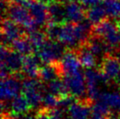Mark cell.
Listing matches in <instances>:
<instances>
[{
    "label": "cell",
    "mask_w": 120,
    "mask_h": 119,
    "mask_svg": "<svg viewBox=\"0 0 120 119\" xmlns=\"http://www.w3.org/2000/svg\"><path fill=\"white\" fill-rule=\"evenodd\" d=\"M51 119H63V109L60 108H55L53 109H47Z\"/></svg>",
    "instance_id": "cell-30"
},
{
    "label": "cell",
    "mask_w": 120,
    "mask_h": 119,
    "mask_svg": "<svg viewBox=\"0 0 120 119\" xmlns=\"http://www.w3.org/2000/svg\"><path fill=\"white\" fill-rule=\"evenodd\" d=\"M35 119H51L48 110L44 109V108L42 109H40L38 112V114L35 116Z\"/></svg>",
    "instance_id": "cell-31"
},
{
    "label": "cell",
    "mask_w": 120,
    "mask_h": 119,
    "mask_svg": "<svg viewBox=\"0 0 120 119\" xmlns=\"http://www.w3.org/2000/svg\"><path fill=\"white\" fill-rule=\"evenodd\" d=\"M82 6L83 5L79 1L77 2L75 0H71L69 2H68L65 6V11H66L68 22L78 24L83 21L86 17V13H85Z\"/></svg>",
    "instance_id": "cell-14"
},
{
    "label": "cell",
    "mask_w": 120,
    "mask_h": 119,
    "mask_svg": "<svg viewBox=\"0 0 120 119\" xmlns=\"http://www.w3.org/2000/svg\"><path fill=\"white\" fill-rule=\"evenodd\" d=\"M61 75H67L79 71L81 67V62L77 53L74 51H68L64 53L61 59L58 62Z\"/></svg>",
    "instance_id": "cell-9"
},
{
    "label": "cell",
    "mask_w": 120,
    "mask_h": 119,
    "mask_svg": "<svg viewBox=\"0 0 120 119\" xmlns=\"http://www.w3.org/2000/svg\"><path fill=\"white\" fill-rule=\"evenodd\" d=\"M10 46L11 50L16 51V52L19 53L20 54H22L24 56L30 55L34 49L29 39L25 38L23 36L19 39H18V40H14Z\"/></svg>",
    "instance_id": "cell-22"
},
{
    "label": "cell",
    "mask_w": 120,
    "mask_h": 119,
    "mask_svg": "<svg viewBox=\"0 0 120 119\" xmlns=\"http://www.w3.org/2000/svg\"><path fill=\"white\" fill-rule=\"evenodd\" d=\"M60 74V71L58 63L54 64H46V66L40 67L39 77L44 82H49L53 80L56 79Z\"/></svg>",
    "instance_id": "cell-19"
},
{
    "label": "cell",
    "mask_w": 120,
    "mask_h": 119,
    "mask_svg": "<svg viewBox=\"0 0 120 119\" xmlns=\"http://www.w3.org/2000/svg\"><path fill=\"white\" fill-rule=\"evenodd\" d=\"M28 34H29L28 39L31 41L34 49L39 50L47 41V34L39 30H35L32 33H29Z\"/></svg>",
    "instance_id": "cell-26"
},
{
    "label": "cell",
    "mask_w": 120,
    "mask_h": 119,
    "mask_svg": "<svg viewBox=\"0 0 120 119\" xmlns=\"http://www.w3.org/2000/svg\"><path fill=\"white\" fill-rule=\"evenodd\" d=\"M64 54L63 45L55 40H47L43 46L38 50V56L44 64L58 63Z\"/></svg>",
    "instance_id": "cell-5"
},
{
    "label": "cell",
    "mask_w": 120,
    "mask_h": 119,
    "mask_svg": "<svg viewBox=\"0 0 120 119\" xmlns=\"http://www.w3.org/2000/svg\"><path fill=\"white\" fill-rule=\"evenodd\" d=\"M11 111L14 115H18V116H21L24 115L29 111V109H32L31 105L26 96L24 95H19L16 96L15 98L11 100Z\"/></svg>",
    "instance_id": "cell-18"
},
{
    "label": "cell",
    "mask_w": 120,
    "mask_h": 119,
    "mask_svg": "<svg viewBox=\"0 0 120 119\" xmlns=\"http://www.w3.org/2000/svg\"><path fill=\"white\" fill-rule=\"evenodd\" d=\"M8 4H21L23 3L25 0H5Z\"/></svg>",
    "instance_id": "cell-36"
},
{
    "label": "cell",
    "mask_w": 120,
    "mask_h": 119,
    "mask_svg": "<svg viewBox=\"0 0 120 119\" xmlns=\"http://www.w3.org/2000/svg\"><path fill=\"white\" fill-rule=\"evenodd\" d=\"M90 119H113V118H112V116H107L101 115V114H98V113L92 112Z\"/></svg>",
    "instance_id": "cell-33"
},
{
    "label": "cell",
    "mask_w": 120,
    "mask_h": 119,
    "mask_svg": "<svg viewBox=\"0 0 120 119\" xmlns=\"http://www.w3.org/2000/svg\"><path fill=\"white\" fill-rule=\"evenodd\" d=\"M22 4L29 10L31 16L38 26H46L49 22L48 10L46 4L38 0H25Z\"/></svg>",
    "instance_id": "cell-7"
},
{
    "label": "cell",
    "mask_w": 120,
    "mask_h": 119,
    "mask_svg": "<svg viewBox=\"0 0 120 119\" xmlns=\"http://www.w3.org/2000/svg\"><path fill=\"white\" fill-rule=\"evenodd\" d=\"M49 21L56 24H64L68 22L65 7H63L62 3L54 2L53 4L47 6Z\"/></svg>",
    "instance_id": "cell-16"
},
{
    "label": "cell",
    "mask_w": 120,
    "mask_h": 119,
    "mask_svg": "<svg viewBox=\"0 0 120 119\" xmlns=\"http://www.w3.org/2000/svg\"><path fill=\"white\" fill-rule=\"evenodd\" d=\"M118 58H119V60H120V53H119V56H118Z\"/></svg>",
    "instance_id": "cell-39"
},
{
    "label": "cell",
    "mask_w": 120,
    "mask_h": 119,
    "mask_svg": "<svg viewBox=\"0 0 120 119\" xmlns=\"http://www.w3.org/2000/svg\"><path fill=\"white\" fill-rule=\"evenodd\" d=\"M91 34L101 38L112 49L117 48L120 45L119 24L111 19H103L100 23L94 25Z\"/></svg>",
    "instance_id": "cell-1"
},
{
    "label": "cell",
    "mask_w": 120,
    "mask_h": 119,
    "mask_svg": "<svg viewBox=\"0 0 120 119\" xmlns=\"http://www.w3.org/2000/svg\"><path fill=\"white\" fill-rule=\"evenodd\" d=\"M41 61L38 55H26L24 58L22 72L29 78H36L40 73V62Z\"/></svg>",
    "instance_id": "cell-15"
},
{
    "label": "cell",
    "mask_w": 120,
    "mask_h": 119,
    "mask_svg": "<svg viewBox=\"0 0 120 119\" xmlns=\"http://www.w3.org/2000/svg\"><path fill=\"white\" fill-rule=\"evenodd\" d=\"M101 72L110 81L116 79L120 74L119 58L109 54L105 55L103 58V61L101 64Z\"/></svg>",
    "instance_id": "cell-13"
},
{
    "label": "cell",
    "mask_w": 120,
    "mask_h": 119,
    "mask_svg": "<svg viewBox=\"0 0 120 119\" xmlns=\"http://www.w3.org/2000/svg\"><path fill=\"white\" fill-rule=\"evenodd\" d=\"M64 82L71 96L82 100L84 96H87V84L84 74L77 71L75 73L67 74L64 77Z\"/></svg>",
    "instance_id": "cell-6"
},
{
    "label": "cell",
    "mask_w": 120,
    "mask_h": 119,
    "mask_svg": "<svg viewBox=\"0 0 120 119\" xmlns=\"http://www.w3.org/2000/svg\"><path fill=\"white\" fill-rule=\"evenodd\" d=\"M119 27H120V25H119Z\"/></svg>",
    "instance_id": "cell-40"
},
{
    "label": "cell",
    "mask_w": 120,
    "mask_h": 119,
    "mask_svg": "<svg viewBox=\"0 0 120 119\" xmlns=\"http://www.w3.org/2000/svg\"><path fill=\"white\" fill-rule=\"evenodd\" d=\"M106 16L107 13L103 4H97L95 6L90 7V9L86 12L87 19L93 25L100 23L101 21L104 19V18Z\"/></svg>",
    "instance_id": "cell-23"
},
{
    "label": "cell",
    "mask_w": 120,
    "mask_h": 119,
    "mask_svg": "<svg viewBox=\"0 0 120 119\" xmlns=\"http://www.w3.org/2000/svg\"><path fill=\"white\" fill-rule=\"evenodd\" d=\"M115 81H116V82H117V84L120 85V74L117 76V78L115 79Z\"/></svg>",
    "instance_id": "cell-37"
},
{
    "label": "cell",
    "mask_w": 120,
    "mask_h": 119,
    "mask_svg": "<svg viewBox=\"0 0 120 119\" xmlns=\"http://www.w3.org/2000/svg\"><path fill=\"white\" fill-rule=\"evenodd\" d=\"M84 76L87 84V99L91 103L97 100L101 93L99 92V86L101 84H106L110 82L102 72L92 68H87L84 72Z\"/></svg>",
    "instance_id": "cell-3"
},
{
    "label": "cell",
    "mask_w": 120,
    "mask_h": 119,
    "mask_svg": "<svg viewBox=\"0 0 120 119\" xmlns=\"http://www.w3.org/2000/svg\"><path fill=\"white\" fill-rule=\"evenodd\" d=\"M24 55L20 54L16 51H11L8 53V55L5 57V59L4 60H1V63H4L5 66L10 69V71L12 73H18L22 70L24 62Z\"/></svg>",
    "instance_id": "cell-17"
},
{
    "label": "cell",
    "mask_w": 120,
    "mask_h": 119,
    "mask_svg": "<svg viewBox=\"0 0 120 119\" xmlns=\"http://www.w3.org/2000/svg\"><path fill=\"white\" fill-rule=\"evenodd\" d=\"M57 40L63 46L69 47V48L76 46L79 42L75 36V24L71 22H66L60 25V33H59V36Z\"/></svg>",
    "instance_id": "cell-12"
},
{
    "label": "cell",
    "mask_w": 120,
    "mask_h": 119,
    "mask_svg": "<svg viewBox=\"0 0 120 119\" xmlns=\"http://www.w3.org/2000/svg\"><path fill=\"white\" fill-rule=\"evenodd\" d=\"M60 24H56L49 21L46 25V34H47V38H49L50 40H53L58 39L59 33H60Z\"/></svg>",
    "instance_id": "cell-28"
},
{
    "label": "cell",
    "mask_w": 120,
    "mask_h": 119,
    "mask_svg": "<svg viewBox=\"0 0 120 119\" xmlns=\"http://www.w3.org/2000/svg\"><path fill=\"white\" fill-rule=\"evenodd\" d=\"M92 112L98 113V114H101V115L107 116H111L110 107L106 105L104 103L99 101V100H97V103H95L93 104V106H92Z\"/></svg>",
    "instance_id": "cell-29"
},
{
    "label": "cell",
    "mask_w": 120,
    "mask_h": 119,
    "mask_svg": "<svg viewBox=\"0 0 120 119\" xmlns=\"http://www.w3.org/2000/svg\"><path fill=\"white\" fill-rule=\"evenodd\" d=\"M3 119H23L20 116H18V115H11L9 113H6V114H3Z\"/></svg>",
    "instance_id": "cell-34"
},
{
    "label": "cell",
    "mask_w": 120,
    "mask_h": 119,
    "mask_svg": "<svg viewBox=\"0 0 120 119\" xmlns=\"http://www.w3.org/2000/svg\"><path fill=\"white\" fill-rule=\"evenodd\" d=\"M68 119H90L92 113L91 102L88 99L78 100L68 109Z\"/></svg>",
    "instance_id": "cell-11"
},
{
    "label": "cell",
    "mask_w": 120,
    "mask_h": 119,
    "mask_svg": "<svg viewBox=\"0 0 120 119\" xmlns=\"http://www.w3.org/2000/svg\"><path fill=\"white\" fill-rule=\"evenodd\" d=\"M43 83L35 78L25 79L22 82V91L27 98L32 109H36L42 104Z\"/></svg>",
    "instance_id": "cell-4"
},
{
    "label": "cell",
    "mask_w": 120,
    "mask_h": 119,
    "mask_svg": "<svg viewBox=\"0 0 120 119\" xmlns=\"http://www.w3.org/2000/svg\"><path fill=\"white\" fill-rule=\"evenodd\" d=\"M6 15L13 22L22 26L27 33L37 30L38 25L32 18L29 10L21 4H8Z\"/></svg>",
    "instance_id": "cell-2"
},
{
    "label": "cell",
    "mask_w": 120,
    "mask_h": 119,
    "mask_svg": "<svg viewBox=\"0 0 120 119\" xmlns=\"http://www.w3.org/2000/svg\"><path fill=\"white\" fill-rule=\"evenodd\" d=\"M101 1L102 0H79V2L85 7L95 6L97 4H99L101 3Z\"/></svg>",
    "instance_id": "cell-32"
},
{
    "label": "cell",
    "mask_w": 120,
    "mask_h": 119,
    "mask_svg": "<svg viewBox=\"0 0 120 119\" xmlns=\"http://www.w3.org/2000/svg\"><path fill=\"white\" fill-rule=\"evenodd\" d=\"M23 30L19 25L13 22L11 19H3L2 21V41L5 46L11 45L14 40L23 36Z\"/></svg>",
    "instance_id": "cell-10"
},
{
    "label": "cell",
    "mask_w": 120,
    "mask_h": 119,
    "mask_svg": "<svg viewBox=\"0 0 120 119\" xmlns=\"http://www.w3.org/2000/svg\"><path fill=\"white\" fill-rule=\"evenodd\" d=\"M60 103V97L53 95L52 93H48L43 96V108L46 109H53L59 107Z\"/></svg>",
    "instance_id": "cell-27"
},
{
    "label": "cell",
    "mask_w": 120,
    "mask_h": 119,
    "mask_svg": "<svg viewBox=\"0 0 120 119\" xmlns=\"http://www.w3.org/2000/svg\"><path fill=\"white\" fill-rule=\"evenodd\" d=\"M47 90L49 93H52L60 98L69 96V91L64 81H61L58 78L47 82Z\"/></svg>",
    "instance_id": "cell-24"
},
{
    "label": "cell",
    "mask_w": 120,
    "mask_h": 119,
    "mask_svg": "<svg viewBox=\"0 0 120 119\" xmlns=\"http://www.w3.org/2000/svg\"><path fill=\"white\" fill-rule=\"evenodd\" d=\"M59 1L61 2V3H68V2H69L71 0H59Z\"/></svg>",
    "instance_id": "cell-38"
},
{
    "label": "cell",
    "mask_w": 120,
    "mask_h": 119,
    "mask_svg": "<svg viewBox=\"0 0 120 119\" xmlns=\"http://www.w3.org/2000/svg\"><path fill=\"white\" fill-rule=\"evenodd\" d=\"M38 1H40V3L44 4H46V5H50L52 4H53L54 2H56V0H38Z\"/></svg>",
    "instance_id": "cell-35"
},
{
    "label": "cell",
    "mask_w": 120,
    "mask_h": 119,
    "mask_svg": "<svg viewBox=\"0 0 120 119\" xmlns=\"http://www.w3.org/2000/svg\"><path fill=\"white\" fill-rule=\"evenodd\" d=\"M97 100L104 103L110 107V109L120 111V92L112 91L101 93Z\"/></svg>",
    "instance_id": "cell-21"
},
{
    "label": "cell",
    "mask_w": 120,
    "mask_h": 119,
    "mask_svg": "<svg viewBox=\"0 0 120 119\" xmlns=\"http://www.w3.org/2000/svg\"><path fill=\"white\" fill-rule=\"evenodd\" d=\"M102 4L105 9L107 16L111 19H119L120 0H103Z\"/></svg>",
    "instance_id": "cell-25"
},
{
    "label": "cell",
    "mask_w": 120,
    "mask_h": 119,
    "mask_svg": "<svg viewBox=\"0 0 120 119\" xmlns=\"http://www.w3.org/2000/svg\"><path fill=\"white\" fill-rule=\"evenodd\" d=\"M78 57L80 60L81 65L86 68H92L96 66L97 59L93 53L89 49L86 44H82L78 51Z\"/></svg>",
    "instance_id": "cell-20"
},
{
    "label": "cell",
    "mask_w": 120,
    "mask_h": 119,
    "mask_svg": "<svg viewBox=\"0 0 120 119\" xmlns=\"http://www.w3.org/2000/svg\"><path fill=\"white\" fill-rule=\"evenodd\" d=\"M22 90V83L16 76H9L1 82V100L8 102L19 95Z\"/></svg>",
    "instance_id": "cell-8"
}]
</instances>
